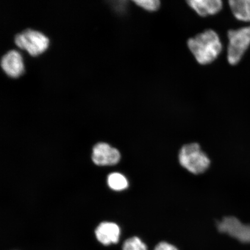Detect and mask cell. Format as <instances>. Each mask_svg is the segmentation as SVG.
I'll list each match as a JSON object with an SVG mask.
<instances>
[{"mask_svg":"<svg viewBox=\"0 0 250 250\" xmlns=\"http://www.w3.org/2000/svg\"><path fill=\"white\" fill-rule=\"evenodd\" d=\"M190 52L199 64L211 63L220 55L223 45L220 37L214 30H208L188 42Z\"/></svg>","mask_w":250,"mask_h":250,"instance_id":"6da1fadb","label":"cell"},{"mask_svg":"<svg viewBox=\"0 0 250 250\" xmlns=\"http://www.w3.org/2000/svg\"><path fill=\"white\" fill-rule=\"evenodd\" d=\"M179 159L184 168L194 174L204 173L210 164L208 155L197 143L184 146L180 150Z\"/></svg>","mask_w":250,"mask_h":250,"instance_id":"7a4b0ae2","label":"cell"},{"mask_svg":"<svg viewBox=\"0 0 250 250\" xmlns=\"http://www.w3.org/2000/svg\"><path fill=\"white\" fill-rule=\"evenodd\" d=\"M228 61L231 65L238 64L250 46V26L228 31Z\"/></svg>","mask_w":250,"mask_h":250,"instance_id":"3957f363","label":"cell"},{"mask_svg":"<svg viewBox=\"0 0 250 250\" xmlns=\"http://www.w3.org/2000/svg\"><path fill=\"white\" fill-rule=\"evenodd\" d=\"M15 43L31 56H36L42 54L48 48L49 40L39 31L26 30L16 36Z\"/></svg>","mask_w":250,"mask_h":250,"instance_id":"277c9868","label":"cell"},{"mask_svg":"<svg viewBox=\"0 0 250 250\" xmlns=\"http://www.w3.org/2000/svg\"><path fill=\"white\" fill-rule=\"evenodd\" d=\"M120 152L107 143H100L94 146L92 160L99 166L115 165L120 162Z\"/></svg>","mask_w":250,"mask_h":250,"instance_id":"5b68a950","label":"cell"},{"mask_svg":"<svg viewBox=\"0 0 250 250\" xmlns=\"http://www.w3.org/2000/svg\"><path fill=\"white\" fill-rule=\"evenodd\" d=\"M1 66L6 74L12 78L20 76L24 71L22 58L20 53L16 51H9L3 56Z\"/></svg>","mask_w":250,"mask_h":250,"instance_id":"8992f818","label":"cell"},{"mask_svg":"<svg viewBox=\"0 0 250 250\" xmlns=\"http://www.w3.org/2000/svg\"><path fill=\"white\" fill-rule=\"evenodd\" d=\"M95 234L97 239L100 242L107 246L119 242L121 230L117 224L104 222L97 227Z\"/></svg>","mask_w":250,"mask_h":250,"instance_id":"52a82bcc","label":"cell"},{"mask_svg":"<svg viewBox=\"0 0 250 250\" xmlns=\"http://www.w3.org/2000/svg\"><path fill=\"white\" fill-rule=\"evenodd\" d=\"M187 3L197 14L203 17L217 14L223 5L220 0H190Z\"/></svg>","mask_w":250,"mask_h":250,"instance_id":"ba28073f","label":"cell"},{"mask_svg":"<svg viewBox=\"0 0 250 250\" xmlns=\"http://www.w3.org/2000/svg\"><path fill=\"white\" fill-rule=\"evenodd\" d=\"M228 235L240 242L250 243V225L244 224L237 218L230 221L227 228Z\"/></svg>","mask_w":250,"mask_h":250,"instance_id":"9c48e42d","label":"cell"},{"mask_svg":"<svg viewBox=\"0 0 250 250\" xmlns=\"http://www.w3.org/2000/svg\"><path fill=\"white\" fill-rule=\"evenodd\" d=\"M229 5L237 20L250 22V0H231Z\"/></svg>","mask_w":250,"mask_h":250,"instance_id":"30bf717a","label":"cell"},{"mask_svg":"<svg viewBox=\"0 0 250 250\" xmlns=\"http://www.w3.org/2000/svg\"><path fill=\"white\" fill-rule=\"evenodd\" d=\"M107 182L109 187L115 190H123L129 186L126 178L119 173H112L109 175Z\"/></svg>","mask_w":250,"mask_h":250,"instance_id":"8fae6325","label":"cell"},{"mask_svg":"<svg viewBox=\"0 0 250 250\" xmlns=\"http://www.w3.org/2000/svg\"><path fill=\"white\" fill-rule=\"evenodd\" d=\"M123 250H148V248L139 237L134 236L124 242Z\"/></svg>","mask_w":250,"mask_h":250,"instance_id":"7c38bea8","label":"cell"},{"mask_svg":"<svg viewBox=\"0 0 250 250\" xmlns=\"http://www.w3.org/2000/svg\"><path fill=\"white\" fill-rule=\"evenodd\" d=\"M133 2L139 7L148 12L157 11L161 6V2L158 0H137Z\"/></svg>","mask_w":250,"mask_h":250,"instance_id":"4fadbf2b","label":"cell"},{"mask_svg":"<svg viewBox=\"0 0 250 250\" xmlns=\"http://www.w3.org/2000/svg\"><path fill=\"white\" fill-rule=\"evenodd\" d=\"M154 250H179V249L170 243L162 242L158 243Z\"/></svg>","mask_w":250,"mask_h":250,"instance_id":"5bb4252c","label":"cell"}]
</instances>
